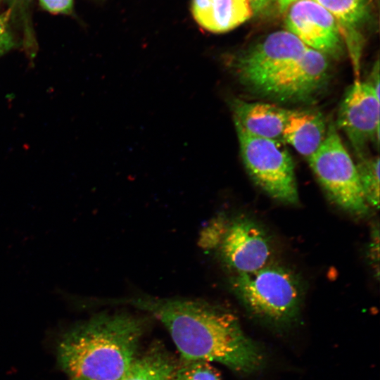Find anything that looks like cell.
<instances>
[{
	"mask_svg": "<svg viewBox=\"0 0 380 380\" xmlns=\"http://www.w3.org/2000/svg\"><path fill=\"white\" fill-rule=\"evenodd\" d=\"M148 312L168 331L182 358L217 362L234 372L260 369V348L243 331L235 315L205 300L136 296L109 299Z\"/></svg>",
	"mask_w": 380,
	"mask_h": 380,
	"instance_id": "cell-1",
	"label": "cell"
},
{
	"mask_svg": "<svg viewBox=\"0 0 380 380\" xmlns=\"http://www.w3.org/2000/svg\"><path fill=\"white\" fill-rule=\"evenodd\" d=\"M144 328V319L134 315H98L63 336L59 363L72 380H119L139 355Z\"/></svg>",
	"mask_w": 380,
	"mask_h": 380,
	"instance_id": "cell-2",
	"label": "cell"
},
{
	"mask_svg": "<svg viewBox=\"0 0 380 380\" xmlns=\"http://www.w3.org/2000/svg\"><path fill=\"white\" fill-rule=\"evenodd\" d=\"M230 283L247 310L264 321L284 326L298 315L300 284L294 274L285 268L268 265L255 272L234 274Z\"/></svg>",
	"mask_w": 380,
	"mask_h": 380,
	"instance_id": "cell-3",
	"label": "cell"
},
{
	"mask_svg": "<svg viewBox=\"0 0 380 380\" xmlns=\"http://www.w3.org/2000/svg\"><path fill=\"white\" fill-rule=\"evenodd\" d=\"M199 241L204 250L216 251L234 274L257 271L268 265L271 257L266 234L245 217L229 220L221 215L213 218L201 231Z\"/></svg>",
	"mask_w": 380,
	"mask_h": 380,
	"instance_id": "cell-4",
	"label": "cell"
},
{
	"mask_svg": "<svg viewBox=\"0 0 380 380\" xmlns=\"http://www.w3.org/2000/svg\"><path fill=\"white\" fill-rule=\"evenodd\" d=\"M329 198L344 210L357 216L368 213L356 164L333 123L327 126L324 141L307 159Z\"/></svg>",
	"mask_w": 380,
	"mask_h": 380,
	"instance_id": "cell-5",
	"label": "cell"
},
{
	"mask_svg": "<svg viewBox=\"0 0 380 380\" xmlns=\"http://www.w3.org/2000/svg\"><path fill=\"white\" fill-rule=\"evenodd\" d=\"M234 124L241 157L253 181L272 198L296 203L298 192L294 164L282 143L253 136Z\"/></svg>",
	"mask_w": 380,
	"mask_h": 380,
	"instance_id": "cell-6",
	"label": "cell"
},
{
	"mask_svg": "<svg viewBox=\"0 0 380 380\" xmlns=\"http://www.w3.org/2000/svg\"><path fill=\"white\" fill-rule=\"evenodd\" d=\"M329 78L327 56L308 47L303 55L285 65L251 92L280 103H305L324 90Z\"/></svg>",
	"mask_w": 380,
	"mask_h": 380,
	"instance_id": "cell-7",
	"label": "cell"
},
{
	"mask_svg": "<svg viewBox=\"0 0 380 380\" xmlns=\"http://www.w3.org/2000/svg\"><path fill=\"white\" fill-rule=\"evenodd\" d=\"M308 46L287 30L272 32L232 58L230 66L249 91L300 57Z\"/></svg>",
	"mask_w": 380,
	"mask_h": 380,
	"instance_id": "cell-8",
	"label": "cell"
},
{
	"mask_svg": "<svg viewBox=\"0 0 380 380\" xmlns=\"http://www.w3.org/2000/svg\"><path fill=\"white\" fill-rule=\"evenodd\" d=\"M337 126L362 159L370 144L379 142V94L369 82L356 80L341 103Z\"/></svg>",
	"mask_w": 380,
	"mask_h": 380,
	"instance_id": "cell-9",
	"label": "cell"
},
{
	"mask_svg": "<svg viewBox=\"0 0 380 380\" xmlns=\"http://www.w3.org/2000/svg\"><path fill=\"white\" fill-rule=\"evenodd\" d=\"M286 30L308 47L326 56L342 52V37L334 18L314 0H296L285 11Z\"/></svg>",
	"mask_w": 380,
	"mask_h": 380,
	"instance_id": "cell-10",
	"label": "cell"
},
{
	"mask_svg": "<svg viewBox=\"0 0 380 380\" xmlns=\"http://www.w3.org/2000/svg\"><path fill=\"white\" fill-rule=\"evenodd\" d=\"M234 123L246 132L283 143L282 134L290 110L260 101L234 99L230 102Z\"/></svg>",
	"mask_w": 380,
	"mask_h": 380,
	"instance_id": "cell-11",
	"label": "cell"
},
{
	"mask_svg": "<svg viewBox=\"0 0 380 380\" xmlns=\"http://www.w3.org/2000/svg\"><path fill=\"white\" fill-rule=\"evenodd\" d=\"M324 8L336 20L344 39L354 71L359 75L361 42L359 30L369 14L372 0H314Z\"/></svg>",
	"mask_w": 380,
	"mask_h": 380,
	"instance_id": "cell-12",
	"label": "cell"
},
{
	"mask_svg": "<svg viewBox=\"0 0 380 380\" xmlns=\"http://www.w3.org/2000/svg\"><path fill=\"white\" fill-rule=\"evenodd\" d=\"M191 11L202 27L215 33L232 30L253 15L248 0H192Z\"/></svg>",
	"mask_w": 380,
	"mask_h": 380,
	"instance_id": "cell-13",
	"label": "cell"
},
{
	"mask_svg": "<svg viewBox=\"0 0 380 380\" xmlns=\"http://www.w3.org/2000/svg\"><path fill=\"white\" fill-rule=\"evenodd\" d=\"M327 125L323 115L312 110H291L286 122L283 143L290 144L308 159L324 141Z\"/></svg>",
	"mask_w": 380,
	"mask_h": 380,
	"instance_id": "cell-14",
	"label": "cell"
},
{
	"mask_svg": "<svg viewBox=\"0 0 380 380\" xmlns=\"http://www.w3.org/2000/svg\"><path fill=\"white\" fill-rule=\"evenodd\" d=\"M176 364L160 346L155 345L137 356L119 380H174Z\"/></svg>",
	"mask_w": 380,
	"mask_h": 380,
	"instance_id": "cell-15",
	"label": "cell"
},
{
	"mask_svg": "<svg viewBox=\"0 0 380 380\" xmlns=\"http://www.w3.org/2000/svg\"><path fill=\"white\" fill-rule=\"evenodd\" d=\"M361 185L369 206L379 204V158L365 157L356 165Z\"/></svg>",
	"mask_w": 380,
	"mask_h": 380,
	"instance_id": "cell-16",
	"label": "cell"
},
{
	"mask_svg": "<svg viewBox=\"0 0 380 380\" xmlns=\"http://www.w3.org/2000/svg\"><path fill=\"white\" fill-rule=\"evenodd\" d=\"M174 380H220V376L209 362L182 359L176 365Z\"/></svg>",
	"mask_w": 380,
	"mask_h": 380,
	"instance_id": "cell-17",
	"label": "cell"
},
{
	"mask_svg": "<svg viewBox=\"0 0 380 380\" xmlns=\"http://www.w3.org/2000/svg\"><path fill=\"white\" fill-rule=\"evenodd\" d=\"M44 9L53 14L69 13L73 6V0H39Z\"/></svg>",
	"mask_w": 380,
	"mask_h": 380,
	"instance_id": "cell-18",
	"label": "cell"
},
{
	"mask_svg": "<svg viewBox=\"0 0 380 380\" xmlns=\"http://www.w3.org/2000/svg\"><path fill=\"white\" fill-rule=\"evenodd\" d=\"M9 15V11L0 14V53L10 48L12 44L8 24Z\"/></svg>",
	"mask_w": 380,
	"mask_h": 380,
	"instance_id": "cell-19",
	"label": "cell"
},
{
	"mask_svg": "<svg viewBox=\"0 0 380 380\" xmlns=\"http://www.w3.org/2000/svg\"><path fill=\"white\" fill-rule=\"evenodd\" d=\"M253 15L263 14L276 4L275 0H248Z\"/></svg>",
	"mask_w": 380,
	"mask_h": 380,
	"instance_id": "cell-20",
	"label": "cell"
},
{
	"mask_svg": "<svg viewBox=\"0 0 380 380\" xmlns=\"http://www.w3.org/2000/svg\"><path fill=\"white\" fill-rule=\"evenodd\" d=\"M296 0H275L276 4L281 12H285L289 6Z\"/></svg>",
	"mask_w": 380,
	"mask_h": 380,
	"instance_id": "cell-21",
	"label": "cell"
},
{
	"mask_svg": "<svg viewBox=\"0 0 380 380\" xmlns=\"http://www.w3.org/2000/svg\"><path fill=\"white\" fill-rule=\"evenodd\" d=\"M2 1V0H0V1Z\"/></svg>",
	"mask_w": 380,
	"mask_h": 380,
	"instance_id": "cell-22",
	"label": "cell"
}]
</instances>
